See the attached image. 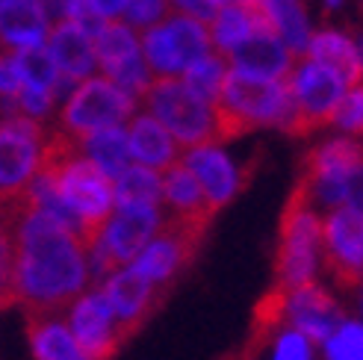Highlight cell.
I'll use <instances>...</instances> for the list:
<instances>
[{"mask_svg":"<svg viewBox=\"0 0 363 360\" xmlns=\"http://www.w3.org/2000/svg\"><path fill=\"white\" fill-rule=\"evenodd\" d=\"M68 328L80 343V349L92 360H113L121 346L127 343V331L118 325V319L106 301L104 290H86L68 308Z\"/></svg>","mask_w":363,"mask_h":360,"instance_id":"obj_13","label":"cell"},{"mask_svg":"<svg viewBox=\"0 0 363 360\" xmlns=\"http://www.w3.org/2000/svg\"><path fill=\"white\" fill-rule=\"evenodd\" d=\"M80 151L92 159V163L110 177L116 180L127 166L133 163L130 159V148H127V130L124 128H106L98 130L92 136H86L77 142Z\"/></svg>","mask_w":363,"mask_h":360,"instance_id":"obj_26","label":"cell"},{"mask_svg":"<svg viewBox=\"0 0 363 360\" xmlns=\"http://www.w3.org/2000/svg\"><path fill=\"white\" fill-rule=\"evenodd\" d=\"M210 222H192V219H177L169 215L162 219L157 237L145 245L142 254L130 263L148 278L154 286L172 293L174 281L186 272V266L195 260L198 248L207 237Z\"/></svg>","mask_w":363,"mask_h":360,"instance_id":"obj_11","label":"cell"},{"mask_svg":"<svg viewBox=\"0 0 363 360\" xmlns=\"http://www.w3.org/2000/svg\"><path fill=\"white\" fill-rule=\"evenodd\" d=\"M360 310H363V296H360Z\"/></svg>","mask_w":363,"mask_h":360,"instance_id":"obj_39","label":"cell"},{"mask_svg":"<svg viewBox=\"0 0 363 360\" xmlns=\"http://www.w3.org/2000/svg\"><path fill=\"white\" fill-rule=\"evenodd\" d=\"M225 60L230 68L242 71V74L263 80H286L296 65V53L275 33H254L233 50H228Z\"/></svg>","mask_w":363,"mask_h":360,"instance_id":"obj_17","label":"cell"},{"mask_svg":"<svg viewBox=\"0 0 363 360\" xmlns=\"http://www.w3.org/2000/svg\"><path fill=\"white\" fill-rule=\"evenodd\" d=\"M92 6L106 18V21H110V18H118L124 12L127 0H92Z\"/></svg>","mask_w":363,"mask_h":360,"instance_id":"obj_35","label":"cell"},{"mask_svg":"<svg viewBox=\"0 0 363 360\" xmlns=\"http://www.w3.org/2000/svg\"><path fill=\"white\" fill-rule=\"evenodd\" d=\"M357 50H360V65H363V45H360V47H357Z\"/></svg>","mask_w":363,"mask_h":360,"instance_id":"obj_38","label":"cell"},{"mask_svg":"<svg viewBox=\"0 0 363 360\" xmlns=\"http://www.w3.org/2000/svg\"><path fill=\"white\" fill-rule=\"evenodd\" d=\"M180 163L195 174L198 186H201V192H204L213 213H219L230 198L242 189L237 166L230 163L225 151H219V145L186 148L184 154H180Z\"/></svg>","mask_w":363,"mask_h":360,"instance_id":"obj_15","label":"cell"},{"mask_svg":"<svg viewBox=\"0 0 363 360\" xmlns=\"http://www.w3.org/2000/svg\"><path fill=\"white\" fill-rule=\"evenodd\" d=\"M228 77V60L222 57L219 50L207 53L204 60H198L192 68H186L184 74H180V80H184L192 92L207 101V103H216L222 95V83Z\"/></svg>","mask_w":363,"mask_h":360,"instance_id":"obj_30","label":"cell"},{"mask_svg":"<svg viewBox=\"0 0 363 360\" xmlns=\"http://www.w3.org/2000/svg\"><path fill=\"white\" fill-rule=\"evenodd\" d=\"M142 103L162 128H166L180 148L198 145H222L216 103L198 98L180 77H154Z\"/></svg>","mask_w":363,"mask_h":360,"instance_id":"obj_5","label":"cell"},{"mask_svg":"<svg viewBox=\"0 0 363 360\" xmlns=\"http://www.w3.org/2000/svg\"><path fill=\"white\" fill-rule=\"evenodd\" d=\"M242 360H313V343L284 322L269 334L251 337Z\"/></svg>","mask_w":363,"mask_h":360,"instance_id":"obj_24","label":"cell"},{"mask_svg":"<svg viewBox=\"0 0 363 360\" xmlns=\"http://www.w3.org/2000/svg\"><path fill=\"white\" fill-rule=\"evenodd\" d=\"M331 124H337L346 133H363V80L346 89Z\"/></svg>","mask_w":363,"mask_h":360,"instance_id":"obj_33","label":"cell"},{"mask_svg":"<svg viewBox=\"0 0 363 360\" xmlns=\"http://www.w3.org/2000/svg\"><path fill=\"white\" fill-rule=\"evenodd\" d=\"M42 121L21 113H0V204L21 198L39 174L48 142Z\"/></svg>","mask_w":363,"mask_h":360,"instance_id":"obj_9","label":"cell"},{"mask_svg":"<svg viewBox=\"0 0 363 360\" xmlns=\"http://www.w3.org/2000/svg\"><path fill=\"white\" fill-rule=\"evenodd\" d=\"M272 24H275L281 42L293 50V53H304L307 42H311V27H307V15L301 0H266Z\"/></svg>","mask_w":363,"mask_h":360,"instance_id":"obj_29","label":"cell"},{"mask_svg":"<svg viewBox=\"0 0 363 360\" xmlns=\"http://www.w3.org/2000/svg\"><path fill=\"white\" fill-rule=\"evenodd\" d=\"M12 60H15L18 77H21V86L39 89V92H48L53 98L60 95V89L68 86V80L57 71V65H53V60H50V53H48L45 45L15 50Z\"/></svg>","mask_w":363,"mask_h":360,"instance_id":"obj_27","label":"cell"},{"mask_svg":"<svg viewBox=\"0 0 363 360\" xmlns=\"http://www.w3.org/2000/svg\"><path fill=\"white\" fill-rule=\"evenodd\" d=\"M0 53H4V50H0Z\"/></svg>","mask_w":363,"mask_h":360,"instance_id":"obj_41","label":"cell"},{"mask_svg":"<svg viewBox=\"0 0 363 360\" xmlns=\"http://www.w3.org/2000/svg\"><path fill=\"white\" fill-rule=\"evenodd\" d=\"M289 95H293V118L286 124V133L304 136L313 133L325 124L334 121V113L346 95L349 83L322 62H313L311 57H301L293 71H289Z\"/></svg>","mask_w":363,"mask_h":360,"instance_id":"obj_10","label":"cell"},{"mask_svg":"<svg viewBox=\"0 0 363 360\" xmlns=\"http://www.w3.org/2000/svg\"><path fill=\"white\" fill-rule=\"evenodd\" d=\"M101 290H104L106 301H110L118 325L127 331V337H130V339L142 331V325L154 316V310L169 296L166 290L154 286L136 266L118 269L116 275H110V281H106Z\"/></svg>","mask_w":363,"mask_h":360,"instance_id":"obj_14","label":"cell"},{"mask_svg":"<svg viewBox=\"0 0 363 360\" xmlns=\"http://www.w3.org/2000/svg\"><path fill=\"white\" fill-rule=\"evenodd\" d=\"M45 47L50 53L53 65H57V71L68 83L92 77V71L98 68L92 39H89V35L71 21L53 24L50 33H48V39H45Z\"/></svg>","mask_w":363,"mask_h":360,"instance_id":"obj_20","label":"cell"},{"mask_svg":"<svg viewBox=\"0 0 363 360\" xmlns=\"http://www.w3.org/2000/svg\"><path fill=\"white\" fill-rule=\"evenodd\" d=\"M160 225V204H116L95 248L89 251V269L95 275H116L118 269L130 266L157 237Z\"/></svg>","mask_w":363,"mask_h":360,"instance_id":"obj_7","label":"cell"},{"mask_svg":"<svg viewBox=\"0 0 363 360\" xmlns=\"http://www.w3.org/2000/svg\"><path fill=\"white\" fill-rule=\"evenodd\" d=\"M116 204H160L162 201V180L160 171L130 163L116 180Z\"/></svg>","mask_w":363,"mask_h":360,"instance_id":"obj_28","label":"cell"},{"mask_svg":"<svg viewBox=\"0 0 363 360\" xmlns=\"http://www.w3.org/2000/svg\"><path fill=\"white\" fill-rule=\"evenodd\" d=\"M169 6L174 12L192 15V18H198V21H204V24H210L213 18L219 15V6L210 4V0H169Z\"/></svg>","mask_w":363,"mask_h":360,"instance_id":"obj_34","label":"cell"},{"mask_svg":"<svg viewBox=\"0 0 363 360\" xmlns=\"http://www.w3.org/2000/svg\"><path fill=\"white\" fill-rule=\"evenodd\" d=\"M136 98L127 95L110 77H86L71 89L68 101L60 110V128L71 139H86L106 128H121L133 118Z\"/></svg>","mask_w":363,"mask_h":360,"instance_id":"obj_8","label":"cell"},{"mask_svg":"<svg viewBox=\"0 0 363 360\" xmlns=\"http://www.w3.org/2000/svg\"><path fill=\"white\" fill-rule=\"evenodd\" d=\"M127 148H130V159L136 166L154 169L160 174L174 166L180 159V151H184L177 145V139L151 113L130 118V124H127Z\"/></svg>","mask_w":363,"mask_h":360,"instance_id":"obj_18","label":"cell"},{"mask_svg":"<svg viewBox=\"0 0 363 360\" xmlns=\"http://www.w3.org/2000/svg\"><path fill=\"white\" fill-rule=\"evenodd\" d=\"M304 57H311L313 62H322L325 68H331L334 74H340L349 86L363 80L360 50H357V45L349 39V35H342V33L322 30V33L311 35Z\"/></svg>","mask_w":363,"mask_h":360,"instance_id":"obj_23","label":"cell"},{"mask_svg":"<svg viewBox=\"0 0 363 360\" xmlns=\"http://www.w3.org/2000/svg\"><path fill=\"white\" fill-rule=\"evenodd\" d=\"M139 47L157 77H180L198 60L213 53V39L204 21L172 9L160 24L142 33Z\"/></svg>","mask_w":363,"mask_h":360,"instance_id":"obj_6","label":"cell"},{"mask_svg":"<svg viewBox=\"0 0 363 360\" xmlns=\"http://www.w3.org/2000/svg\"><path fill=\"white\" fill-rule=\"evenodd\" d=\"M342 4V0H325V6H328V9H337Z\"/></svg>","mask_w":363,"mask_h":360,"instance_id":"obj_37","label":"cell"},{"mask_svg":"<svg viewBox=\"0 0 363 360\" xmlns=\"http://www.w3.org/2000/svg\"><path fill=\"white\" fill-rule=\"evenodd\" d=\"M160 180H162V201H166V207H169V215L192 219V222H213L216 213L210 210L195 174L180 163V159L162 171Z\"/></svg>","mask_w":363,"mask_h":360,"instance_id":"obj_22","label":"cell"},{"mask_svg":"<svg viewBox=\"0 0 363 360\" xmlns=\"http://www.w3.org/2000/svg\"><path fill=\"white\" fill-rule=\"evenodd\" d=\"M328 360H363V322H342L325 339Z\"/></svg>","mask_w":363,"mask_h":360,"instance_id":"obj_31","label":"cell"},{"mask_svg":"<svg viewBox=\"0 0 363 360\" xmlns=\"http://www.w3.org/2000/svg\"><path fill=\"white\" fill-rule=\"evenodd\" d=\"M0 213L12 222L15 304H24L27 310L65 313L92 281L83 242L35 204L30 189L15 201L0 204Z\"/></svg>","mask_w":363,"mask_h":360,"instance_id":"obj_1","label":"cell"},{"mask_svg":"<svg viewBox=\"0 0 363 360\" xmlns=\"http://www.w3.org/2000/svg\"><path fill=\"white\" fill-rule=\"evenodd\" d=\"M92 45H95V60H98V68L104 71V77H110L116 68H121L127 60L142 53L136 30L127 27L124 21H116V18L104 24V30L92 39Z\"/></svg>","mask_w":363,"mask_h":360,"instance_id":"obj_25","label":"cell"},{"mask_svg":"<svg viewBox=\"0 0 363 360\" xmlns=\"http://www.w3.org/2000/svg\"><path fill=\"white\" fill-rule=\"evenodd\" d=\"M210 4H216V6L222 9V6H228V4H237V0H210Z\"/></svg>","mask_w":363,"mask_h":360,"instance_id":"obj_36","label":"cell"},{"mask_svg":"<svg viewBox=\"0 0 363 360\" xmlns=\"http://www.w3.org/2000/svg\"><path fill=\"white\" fill-rule=\"evenodd\" d=\"M50 18L39 0H6L0 4V50H24L45 45Z\"/></svg>","mask_w":363,"mask_h":360,"instance_id":"obj_21","label":"cell"},{"mask_svg":"<svg viewBox=\"0 0 363 360\" xmlns=\"http://www.w3.org/2000/svg\"><path fill=\"white\" fill-rule=\"evenodd\" d=\"M24 331L30 339V351L35 360H92L68 328L62 313L50 310H27Z\"/></svg>","mask_w":363,"mask_h":360,"instance_id":"obj_19","label":"cell"},{"mask_svg":"<svg viewBox=\"0 0 363 360\" xmlns=\"http://www.w3.org/2000/svg\"><path fill=\"white\" fill-rule=\"evenodd\" d=\"M322 257V219L307 201L304 186L296 180L293 195L281 215L278 254H275V286L293 293L298 286L313 283Z\"/></svg>","mask_w":363,"mask_h":360,"instance_id":"obj_4","label":"cell"},{"mask_svg":"<svg viewBox=\"0 0 363 360\" xmlns=\"http://www.w3.org/2000/svg\"><path fill=\"white\" fill-rule=\"evenodd\" d=\"M35 180L65 207V213L74 219L77 237L86 248V254L95 248L101 227L116 210V186L92 159H89L77 139L65 136L62 130H50L42 163Z\"/></svg>","mask_w":363,"mask_h":360,"instance_id":"obj_2","label":"cell"},{"mask_svg":"<svg viewBox=\"0 0 363 360\" xmlns=\"http://www.w3.org/2000/svg\"><path fill=\"white\" fill-rule=\"evenodd\" d=\"M219 136L230 142L257 128H281L286 130L293 118V95L286 80H263L228 68L222 83V95L216 101Z\"/></svg>","mask_w":363,"mask_h":360,"instance_id":"obj_3","label":"cell"},{"mask_svg":"<svg viewBox=\"0 0 363 360\" xmlns=\"http://www.w3.org/2000/svg\"><path fill=\"white\" fill-rule=\"evenodd\" d=\"M286 325L301 331L311 343H325L342 325V313L322 286L307 283L286 293Z\"/></svg>","mask_w":363,"mask_h":360,"instance_id":"obj_16","label":"cell"},{"mask_svg":"<svg viewBox=\"0 0 363 360\" xmlns=\"http://www.w3.org/2000/svg\"><path fill=\"white\" fill-rule=\"evenodd\" d=\"M172 12L169 6V0H127V6L121 12L124 18V24L127 27H133V30H148L154 24H160L162 18H166Z\"/></svg>","mask_w":363,"mask_h":360,"instance_id":"obj_32","label":"cell"},{"mask_svg":"<svg viewBox=\"0 0 363 360\" xmlns=\"http://www.w3.org/2000/svg\"><path fill=\"white\" fill-rule=\"evenodd\" d=\"M322 260L340 286L352 290L363 283V210L342 204L325 215Z\"/></svg>","mask_w":363,"mask_h":360,"instance_id":"obj_12","label":"cell"},{"mask_svg":"<svg viewBox=\"0 0 363 360\" xmlns=\"http://www.w3.org/2000/svg\"><path fill=\"white\" fill-rule=\"evenodd\" d=\"M0 4H6V0H0Z\"/></svg>","mask_w":363,"mask_h":360,"instance_id":"obj_40","label":"cell"}]
</instances>
